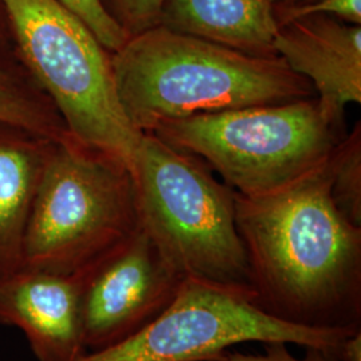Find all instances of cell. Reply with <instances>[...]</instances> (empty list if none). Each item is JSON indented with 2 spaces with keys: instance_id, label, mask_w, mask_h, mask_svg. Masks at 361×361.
Instances as JSON below:
<instances>
[{
  "instance_id": "6da1fadb",
  "label": "cell",
  "mask_w": 361,
  "mask_h": 361,
  "mask_svg": "<svg viewBox=\"0 0 361 361\" xmlns=\"http://www.w3.org/2000/svg\"><path fill=\"white\" fill-rule=\"evenodd\" d=\"M235 225L258 310L301 328L361 329V226L336 207L329 159L273 193H235Z\"/></svg>"
},
{
  "instance_id": "7a4b0ae2",
  "label": "cell",
  "mask_w": 361,
  "mask_h": 361,
  "mask_svg": "<svg viewBox=\"0 0 361 361\" xmlns=\"http://www.w3.org/2000/svg\"><path fill=\"white\" fill-rule=\"evenodd\" d=\"M116 95L138 133L222 110L316 98L280 56H255L157 26L111 54Z\"/></svg>"
},
{
  "instance_id": "3957f363",
  "label": "cell",
  "mask_w": 361,
  "mask_h": 361,
  "mask_svg": "<svg viewBox=\"0 0 361 361\" xmlns=\"http://www.w3.org/2000/svg\"><path fill=\"white\" fill-rule=\"evenodd\" d=\"M205 166L143 133L133 165L140 228L180 277L250 293L245 247L235 225V192Z\"/></svg>"
},
{
  "instance_id": "277c9868",
  "label": "cell",
  "mask_w": 361,
  "mask_h": 361,
  "mask_svg": "<svg viewBox=\"0 0 361 361\" xmlns=\"http://www.w3.org/2000/svg\"><path fill=\"white\" fill-rule=\"evenodd\" d=\"M140 229L135 180L116 155L70 133L52 145L23 241V268L75 274Z\"/></svg>"
},
{
  "instance_id": "5b68a950",
  "label": "cell",
  "mask_w": 361,
  "mask_h": 361,
  "mask_svg": "<svg viewBox=\"0 0 361 361\" xmlns=\"http://www.w3.org/2000/svg\"><path fill=\"white\" fill-rule=\"evenodd\" d=\"M153 134L210 165L245 197L300 180L325 164L345 137L325 119L316 98L174 119Z\"/></svg>"
},
{
  "instance_id": "8992f818",
  "label": "cell",
  "mask_w": 361,
  "mask_h": 361,
  "mask_svg": "<svg viewBox=\"0 0 361 361\" xmlns=\"http://www.w3.org/2000/svg\"><path fill=\"white\" fill-rule=\"evenodd\" d=\"M20 55L68 133L131 168L142 134L123 114L111 54L58 0H3Z\"/></svg>"
},
{
  "instance_id": "52a82bcc",
  "label": "cell",
  "mask_w": 361,
  "mask_h": 361,
  "mask_svg": "<svg viewBox=\"0 0 361 361\" xmlns=\"http://www.w3.org/2000/svg\"><path fill=\"white\" fill-rule=\"evenodd\" d=\"M357 331L289 325L258 310L247 290L188 277L171 304L152 323L77 361H210L234 345L255 341L338 350Z\"/></svg>"
},
{
  "instance_id": "ba28073f",
  "label": "cell",
  "mask_w": 361,
  "mask_h": 361,
  "mask_svg": "<svg viewBox=\"0 0 361 361\" xmlns=\"http://www.w3.org/2000/svg\"><path fill=\"white\" fill-rule=\"evenodd\" d=\"M78 276L87 352L118 344L152 323L183 281L141 228Z\"/></svg>"
},
{
  "instance_id": "9c48e42d",
  "label": "cell",
  "mask_w": 361,
  "mask_h": 361,
  "mask_svg": "<svg viewBox=\"0 0 361 361\" xmlns=\"http://www.w3.org/2000/svg\"><path fill=\"white\" fill-rule=\"evenodd\" d=\"M274 51L312 85L325 119L344 131L345 109L361 102V26L308 16L279 27Z\"/></svg>"
},
{
  "instance_id": "30bf717a",
  "label": "cell",
  "mask_w": 361,
  "mask_h": 361,
  "mask_svg": "<svg viewBox=\"0 0 361 361\" xmlns=\"http://www.w3.org/2000/svg\"><path fill=\"white\" fill-rule=\"evenodd\" d=\"M0 324L19 328L38 361H77L83 344L80 280L22 268L0 279Z\"/></svg>"
},
{
  "instance_id": "8fae6325",
  "label": "cell",
  "mask_w": 361,
  "mask_h": 361,
  "mask_svg": "<svg viewBox=\"0 0 361 361\" xmlns=\"http://www.w3.org/2000/svg\"><path fill=\"white\" fill-rule=\"evenodd\" d=\"M54 142L0 122V279L23 268L27 221Z\"/></svg>"
},
{
  "instance_id": "7c38bea8",
  "label": "cell",
  "mask_w": 361,
  "mask_h": 361,
  "mask_svg": "<svg viewBox=\"0 0 361 361\" xmlns=\"http://www.w3.org/2000/svg\"><path fill=\"white\" fill-rule=\"evenodd\" d=\"M159 26L255 56H277L271 0H164Z\"/></svg>"
},
{
  "instance_id": "4fadbf2b",
  "label": "cell",
  "mask_w": 361,
  "mask_h": 361,
  "mask_svg": "<svg viewBox=\"0 0 361 361\" xmlns=\"http://www.w3.org/2000/svg\"><path fill=\"white\" fill-rule=\"evenodd\" d=\"M0 122L31 130L52 141L68 134L49 95L30 73L3 0H0Z\"/></svg>"
},
{
  "instance_id": "5bb4252c",
  "label": "cell",
  "mask_w": 361,
  "mask_h": 361,
  "mask_svg": "<svg viewBox=\"0 0 361 361\" xmlns=\"http://www.w3.org/2000/svg\"><path fill=\"white\" fill-rule=\"evenodd\" d=\"M331 195L338 210L361 226V131L357 123L329 158Z\"/></svg>"
},
{
  "instance_id": "9a60e30c",
  "label": "cell",
  "mask_w": 361,
  "mask_h": 361,
  "mask_svg": "<svg viewBox=\"0 0 361 361\" xmlns=\"http://www.w3.org/2000/svg\"><path fill=\"white\" fill-rule=\"evenodd\" d=\"M128 38L159 26L164 0H99Z\"/></svg>"
},
{
  "instance_id": "2e32d148",
  "label": "cell",
  "mask_w": 361,
  "mask_h": 361,
  "mask_svg": "<svg viewBox=\"0 0 361 361\" xmlns=\"http://www.w3.org/2000/svg\"><path fill=\"white\" fill-rule=\"evenodd\" d=\"M78 16L110 52H116L126 43L128 35L104 11L99 0H58Z\"/></svg>"
},
{
  "instance_id": "e0dca14e",
  "label": "cell",
  "mask_w": 361,
  "mask_h": 361,
  "mask_svg": "<svg viewBox=\"0 0 361 361\" xmlns=\"http://www.w3.org/2000/svg\"><path fill=\"white\" fill-rule=\"evenodd\" d=\"M273 13L279 27L301 18L322 15L361 26V0H313L300 6H273Z\"/></svg>"
},
{
  "instance_id": "ac0fdd59",
  "label": "cell",
  "mask_w": 361,
  "mask_h": 361,
  "mask_svg": "<svg viewBox=\"0 0 361 361\" xmlns=\"http://www.w3.org/2000/svg\"><path fill=\"white\" fill-rule=\"evenodd\" d=\"M264 345L265 350L259 355L232 352V349H229L217 359L210 361H338V350L334 349L305 347V356L296 357L288 350L286 343L273 341L264 343Z\"/></svg>"
},
{
  "instance_id": "d6986e66",
  "label": "cell",
  "mask_w": 361,
  "mask_h": 361,
  "mask_svg": "<svg viewBox=\"0 0 361 361\" xmlns=\"http://www.w3.org/2000/svg\"><path fill=\"white\" fill-rule=\"evenodd\" d=\"M337 356L338 361H361V329L343 341Z\"/></svg>"
},
{
  "instance_id": "ffe728a7",
  "label": "cell",
  "mask_w": 361,
  "mask_h": 361,
  "mask_svg": "<svg viewBox=\"0 0 361 361\" xmlns=\"http://www.w3.org/2000/svg\"><path fill=\"white\" fill-rule=\"evenodd\" d=\"M273 6L276 7H289V6H300V4H305L313 0H271Z\"/></svg>"
}]
</instances>
